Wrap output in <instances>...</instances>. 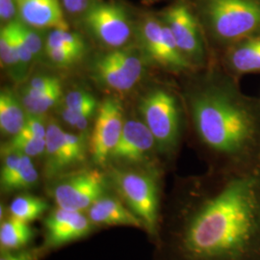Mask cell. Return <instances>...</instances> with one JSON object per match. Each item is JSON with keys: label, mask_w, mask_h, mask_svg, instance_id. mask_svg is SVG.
Masks as SVG:
<instances>
[{"label": "cell", "mask_w": 260, "mask_h": 260, "mask_svg": "<svg viewBox=\"0 0 260 260\" xmlns=\"http://www.w3.org/2000/svg\"><path fill=\"white\" fill-rule=\"evenodd\" d=\"M157 239L158 260H260V166L180 186Z\"/></svg>", "instance_id": "obj_1"}, {"label": "cell", "mask_w": 260, "mask_h": 260, "mask_svg": "<svg viewBox=\"0 0 260 260\" xmlns=\"http://www.w3.org/2000/svg\"><path fill=\"white\" fill-rule=\"evenodd\" d=\"M196 138L215 161L214 170L260 166V100L241 90L221 66L186 93Z\"/></svg>", "instance_id": "obj_2"}, {"label": "cell", "mask_w": 260, "mask_h": 260, "mask_svg": "<svg viewBox=\"0 0 260 260\" xmlns=\"http://www.w3.org/2000/svg\"><path fill=\"white\" fill-rule=\"evenodd\" d=\"M204 34L223 53L246 38L260 35V0H195Z\"/></svg>", "instance_id": "obj_3"}, {"label": "cell", "mask_w": 260, "mask_h": 260, "mask_svg": "<svg viewBox=\"0 0 260 260\" xmlns=\"http://www.w3.org/2000/svg\"><path fill=\"white\" fill-rule=\"evenodd\" d=\"M112 183L121 201L135 214L152 238H158L161 223L160 188L156 176L133 169H114Z\"/></svg>", "instance_id": "obj_4"}, {"label": "cell", "mask_w": 260, "mask_h": 260, "mask_svg": "<svg viewBox=\"0 0 260 260\" xmlns=\"http://www.w3.org/2000/svg\"><path fill=\"white\" fill-rule=\"evenodd\" d=\"M140 111L160 152L173 155L182 134L181 109L177 96L166 89L153 90L142 99Z\"/></svg>", "instance_id": "obj_5"}, {"label": "cell", "mask_w": 260, "mask_h": 260, "mask_svg": "<svg viewBox=\"0 0 260 260\" xmlns=\"http://www.w3.org/2000/svg\"><path fill=\"white\" fill-rule=\"evenodd\" d=\"M106 179L98 169H84L67 173L51 188L57 207L71 211H87L105 194Z\"/></svg>", "instance_id": "obj_6"}, {"label": "cell", "mask_w": 260, "mask_h": 260, "mask_svg": "<svg viewBox=\"0 0 260 260\" xmlns=\"http://www.w3.org/2000/svg\"><path fill=\"white\" fill-rule=\"evenodd\" d=\"M162 20L193 68L204 65L206 61L204 32L190 6L183 1L177 2L164 12Z\"/></svg>", "instance_id": "obj_7"}, {"label": "cell", "mask_w": 260, "mask_h": 260, "mask_svg": "<svg viewBox=\"0 0 260 260\" xmlns=\"http://www.w3.org/2000/svg\"><path fill=\"white\" fill-rule=\"evenodd\" d=\"M86 144L74 133L62 129L55 122L47 125L46 135V175L59 177L86 160Z\"/></svg>", "instance_id": "obj_8"}, {"label": "cell", "mask_w": 260, "mask_h": 260, "mask_svg": "<svg viewBox=\"0 0 260 260\" xmlns=\"http://www.w3.org/2000/svg\"><path fill=\"white\" fill-rule=\"evenodd\" d=\"M98 81L117 92H127L139 82L144 64L139 56L127 50H113L99 57L93 67Z\"/></svg>", "instance_id": "obj_9"}, {"label": "cell", "mask_w": 260, "mask_h": 260, "mask_svg": "<svg viewBox=\"0 0 260 260\" xmlns=\"http://www.w3.org/2000/svg\"><path fill=\"white\" fill-rule=\"evenodd\" d=\"M84 22L103 45L123 47L131 37V24L125 10L114 3H95L85 12Z\"/></svg>", "instance_id": "obj_10"}, {"label": "cell", "mask_w": 260, "mask_h": 260, "mask_svg": "<svg viewBox=\"0 0 260 260\" xmlns=\"http://www.w3.org/2000/svg\"><path fill=\"white\" fill-rule=\"evenodd\" d=\"M121 103L114 99L104 101L99 107L90 140V152L93 162L103 166L109 160L123 129Z\"/></svg>", "instance_id": "obj_11"}, {"label": "cell", "mask_w": 260, "mask_h": 260, "mask_svg": "<svg viewBox=\"0 0 260 260\" xmlns=\"http://www.w3.org/2000/svg\"><path fill=\"white\" fill-rule=\"evenodd\" d=\"M45 245L48 249H53L89 235L94 224L84 212L57 207L45 220Z\"/></svg>", "instance_id": "obj_12"}, {"label": "cell", "mask_w": 260, "mask_h": 260, "mask_svg": "<svg viewBox=\"0 0 260 260\" xmlns=\"http://www.w3.org/2000/svg\"><path fill=\"white\" fill-rule=\"evenodd\" d=\"M155 147L156 141L144 121H125L109 160L121 164H140L149 157Z\"/></svg>", "instance_id": "obj_13"}, {"label": "cell", "mask_w": 260, "mask_h": 260, "mask_svg": "<svg viewBox=\"0 0 260 260\" xmlns=\"http://www.w3.org/2000/svg\"><path fill=\"white\" fill-rule=\"evenodd\" d=\"M19 20L33 28L69 30L59 0H16Z\"/></svg>", "instance_id": "obj_14"}, {"label": "cell", "mask_w": 260, "mask_h": 260, "mask_svg": "<svg viewBox=\"0 0 260 260\" xmlns=\"http://www.w3.org/2000/svg\"><path fill=\"white\" fill-rule=\"evenodd\" d=\"M221 66L238 79L260 74V35L246 38L228 47L222 53Z\"/></svg>", "instance_id": "obj_15"}, {"label": "cell", "mask_w": 260, "mask_h": 260, "mask_svg": "<svg viewBox=\"0 0 260 260\" xmlns=\"http://www.w3.org/2000/svg\"><path fill=\"white\" fill-rule=\"evenodd\" d=\"M91 222L95 225H126L144 230V224L133 213L120 197L104 194L86 211Z\"/></svg>", "instance_id": "obj_16"}, {"label": "cell", "mask_w": 260, "mask_h": 260, "mask_svg": "<svg viewBox=\"0 0 260 260\" xmlns=\"http://www.w3.org/2000/svg\"><path fill=\"white\" fill-rule=\"evenodd\" d=\"M24 107L15 93L5 88L0 93V129L2 134L15 136L22 128L25 117Z\"/></svg>", "instance_id": "obj_17"}, {"label": "cell", "mask_w": 260, "mask_h": 260, "mask_svg": "<svg viewBox=\"0 0 260 260\" xmlns=\"http://www.w3.org/2000/svg\"><path fill=\"white\" fill-rule=\"evenodd\" d=\"M34 238V231L29 223L12 216L1 222L0 245L2 251H16L24 248Z\"/></svg>", "instance_id": "obj_18"}, {"label": "cell", "mask_w": 260, "mask_h": 260, "mask_svg": "<svg viewBox=\"0 0 260 260\" xmlns=\"http://www.w3.org/2000/svg\"><path fill=\"white\" fill-rule=\"evenodd\" d=\"M142 43L152 61L164 67L163 21L149 17L143 21L140 28Z\"/></svg>", "instance_id": "obj_19"}, {"label": "cell", "mask_w": 260, "mask_h": 260, "mask_svg": "<svg viewBox=\"0 0 260 260\" xmlns=\"http://www.w3.org/2000/svg\"><path fill=\"white\" fill-rule=\"evenodd\" d=\"M39 180V173L31 157L21 154L19 164L8 178L0 181L3 192L23 191L33 188Z\"/></svg>", "instance_id": "obj_20"}, {"label": "cell", "mask_w": 260, "mask_h": 260, "mask_svg": "<svg viewBox=\"0 0 260 260\" xmlns=\"http://www.w3.org/2000/svg\"><path fill=\"white\" fill-rule=\"evenodd\" d=\"M47 208L48 205L43 199L30 194H22L11 202L9 213L10 216L20 221L31 223L39 219Z\"/></svg>", "instance_id": "obj_21"}, {"label": "cell", "mask_w": 260, "mask_h": 260, "mask_svg": "<svg viewBox=\"0 0 260 260\" xmlns=\"http://www.w3.org/2000/svg\"><path fill=\"white\" fill-rule=\"evenodd\" d=\"M46 138H37L33 136L16 134L3 144L1 148L2 154L8 152H19L29 157H37L45 154Z\"/></svg>", "instance_id": "obj_22"}, {"label": "cell", "mask_w": 260, "mask_h": 260, "mask_svg": "<svg viewBox=\"0 0 260 260\" xmlns=\"http://www.w3.org/2000/svg\"><path fill=\"white\" fill-rule=\"evenodd\" d=\"M62 96V84H58L47 92L37 94H22L21 103L24 109L30 114L39 116L48 111L55 105Z\"/></svg>", "instance_id": "obj_23"}, {"label": "cell", "mask_w": 260, "mask_h": 260, "mask_svg": "<svg viewBox=\"0 0 260 260\" xmlns=\"http://www.w3.org/2000/svg\"><path fill=\"white\" fill-rule=\"evenodd\" d=\"M63 47L75 49L77 51L85 52V43L83 39L77 33L69 30H53L48 36L46 42V48Z\"/></svg>", "instance_id": "obj_24"}, {"label": "cell", "mask_w": 260, "mask_h": 260, "mask_svg": "<svg viewBox=\"0 0 260 260\" xmlns=\"http://www.w3.org/2000/svg\"><path fill=\"white\" fill-rule=\"evenodd\" d=\"M0 60L1 66L5 68L20 67L17 47L8 23L0 30Z\"/></svg>", "instance_id": "obj_25"}, {"label": "cell", "mask_w": 260, "mask_h": 260, "mask_svg": "<svg viewBox=\"0 0 260 260\" xmlns=\"http://www.w3.org/2000/svg\"><path fill=\"white\" fill-rule=\"evenodd\" d=\"M47 58L55 65L59 67H68L74 65L77 60H79L84 53L75 49L55 47L46 48Z\"/></svg>", "instance_id": "obj_26"}, {"label": "cell", "mask_w": 260, "mask_h": 260, "mask_svg": "<svg viewBox=\"0 0 260 260\" xmlns=\"http://www.w3.org/2000/svg\"><path fill=\"white\" fill-rule=\"evenodd\" d=\"M17 28L19 30V34L22 36L25 43L27 44L28 47L30 48L32 54L34 57L39 55L43 48V41L39 36L35 28L28 26L27 24L23 23L20 20H15Z\"/></svg>", "instance_id": "obj_27"}, {"label": "cell", "mask_w": 260, "mask_h": 260, "mask_svg": "<svg viewBox=\"0 0 260 260\" xmlns=\"http://www.w3.org/2000/svg\"><path fill=\"white\" fill-rule=\"evenodd\" d=\"M8 24H9L11 32L13 34L14 41H15V44H16V47H17V51H18V55H19V66L20 67H26L32 62V60L35 57L32 54L30 48L28 47L27 44L25 43V41L23 40L22 36L19 34L15 20L10 21V22H8Z\"/></svg>", "instance_id": "obj_28"}, {"label": "cell", "mask_w": 260, "mask_h": 260, "mask_svg": "<svg viewBox=\"0 0 260 260\" xmlns=\"http://www.w3.org/2000/svg\"><path fill=\"white\" fill-rule=\"evenodd\" d=\"M61 83L60 79L56 76H49V75H43L33 78L30 83L23 89L22 94H37L47 92L53 88L56 85Z\"/></svg>", "instance_id": "obj_29"}, {"label": "cell", "mask_w": 260, "mask_h": 260, "mask_svg": "<svg viewBox=\"0 0 260 260\" xmlns=\"http://www.w3.org/2000/svg\"><path fill=\"white\" fill-rule=\"evenodd\" d=\"M96 103L92 93L86 91H73L67 94L64 107L72 110H79Z\"/></svg>", "instance_id": "obj_30"}, {"label": "cell", "mask_w": 260, "mask_h": 260, "mask_svg": "<svg viewBox=\"0 0 260 260\" xmlns=\"http://www.w3.org/2000/svg\"><path fill=\"white\" fill-rule=\"evenodd\" d=\"M47 130V126L38 118V116L30 115L26 118L22 128L18 134L33 136L37 138H46Z\"/></svg>", "instance_id": "obj_31"}, {"label": "cell", "mask_w": 260, "mask_h": 260, "mask_svg": "<svg viewBox=\"0 0 260 260\" xmlns=\"http://www.w3.org/2000/svg\"><path fill=\"white\" fill-rule=\"evenodd\" d=\"M62 4L69 13L71 14H80L87 12L93 4L96 3V0H61Z\"/></svg>", "instance_id": "obj_32"}, {"label": "cell", "mask_w": 260, "mask_h": 260, "mask_svg": "<svg viewBox=\"0 0 260 260\" xmlns=\"http://www.w3.org/2000/svg\"><path fill=\"white\" fill-rule=\"evenodd\" d=\"M17 13L16 0H0V19L2 21H12Z\"/></svg>", "instance_id": "obj_33"}, {"label": "cell", "mask_w": 260, "mask_h": 260, "mask_svg": "<svg viewBox=\"0 0 260 260\" xmlns=\"http://www.w3.org/2000/svg\"><path fill=\"white\" fill-rule=\"evenodd\" d=\"M0 260H36L35 254L30 251L14 253L11 251H2Z\"/></svg>", "instance_id": "obj_34"}]
</instances>
